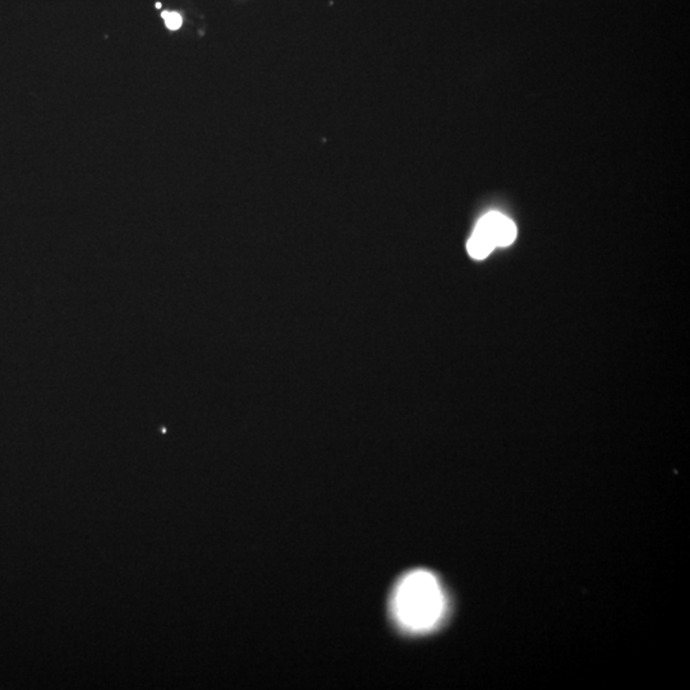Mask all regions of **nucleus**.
<instances>
[{"label":"nucleus","mask_w":690,"mask_h":690,"mask_svg":"<svg viewBox=\"0 0 690 690\" xmlns=\"http://www.w3.org/2000/svg\"><path fill=\"white\" fill-rule=\"evenodd\" d=\"M485 231L495 247L510 246L516 238V224L500 212H488L477 224Z\"/></svg>","instance_id":"nucleus-2"},{"label":"nucleus","mask_w":690,"mask_h":690,"mask_svg":"<svg viewBox=\"0 0 690 690\" xmlns=\"http://www.w3.org/2000/svg\"><path fill=\"white\" fill-rule=\"evenodd\" d=\"M467 249H468L470 257L483 260V258L487 257L488 255L495 249V244L492 243V240L488 238L486 233L476 228L468 240Z\"/></svg>","instance_id":"nucleus-3"},{"label":"nucleus","mask_w":690,"mask_h":690,"mask_svg":"<svg viewBox=\"0 0 690 690\" xmlns=\"http://www.w3.org/2000/svg\"><path fill=\"white\" fill-rule=\"evenodd\" d=\"M164 19H165L166 25L169 28L175 30L182 25V19L176 13H164Z\"/></svg>","instance_id":"nucleus-4"},{"label":"nucleus","mask_w":690,"mask_h":690,"mask_svg":"<svg viewBox=\"0 0 690 690\" xmlns=\"http://www.w3.org/2000/svg\"><path fill=\"white\" fill-rule=\"evenodd\" d=\"M391 611L396 623L406 632H431L446 612V596L440 580L427 571L405 574L394 589Z\"/></svg>","instance_id":"nucleus-1"}]
</instances>
